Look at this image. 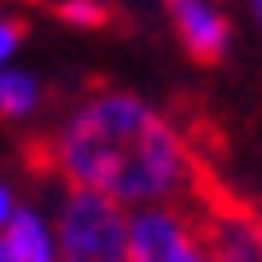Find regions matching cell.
I'll return each mask as SVG.
<instances>
[{
	"label": "cell",
	"mask_w": 262,
	"mask_h": 262,
	"mask_svg": "<svg viewBox=\"0 0 262 262\" xmlns=\"http://www.w3.org/2000/svg\"><path fill=\"white\" fill-rule=\"evenodd\" d=\"M31 160L62 187L102 191L129 213L191 205L213 178L195 138L169 111L116 84H98L76 98L31 142Z\"/></svg>",
	"instance_id": "6da1fadb"
},
{
	"label": "cell",
	"mask_w": 262,
	"mask_h": 262,
	"mask_svg": "<svg viewBox=\"0 0 262 262\" xmlns=\"http://www.w3.org/2000/svg\"><path fill=\"white\" fill-rule=\"evenodd\" d=\"M134 213L89 187H62L54 205L58 262H129Z\"/></svg>",
	"instance_id": "7a4b0ae2"
},
{
	"label": "cell",
	"mask_w": 262,
	"mask_h": 262,
	"mask_svg": "<svg viewBox=\"0 0 262 262\" xmlns=\"http://www.w3.org/2000/svg\"><path fill=\"white\" fill-rule=\"evenodd\" d=\"M187 209L209 249V262H262V213L231 195L218 178H209Z\"/></svg>",
	"instance_id": "3957f363"
},
{
	"label": "cell",
	"mask_w": 262,
	"mask_h": 262,
	"mask_svg": "<svg viewBox=\"0 0 262 262\" xmlns=\"http://www.w3.org/2000/svg\"><path fill=\"white\" fill-rule=\"evenodd\" d=\"M129 262H209L187 205L134 209L129 222Z\"/></svg>",
	"instance_id": "277c9868"
},
{
	"label": "cell",
	"mask_w": 262,
	"mask_h": 262,
	"mask_svg": "<svg viewBox=\"0 0 262 262\" xmlns=\"http://www.w3.org/2000/svg\"><path fill=\"white\" fill-rule=\"evenodd\" d=\"M169 23L178 31L182 49L195 62H218L231 45V23L218 9V0H165Z\"/></svg>",
	"instance_id": "5b68a950"
},
{
	"label": "cell",
	"mask_w": 262,
	"mask_h": 262,
	"mask_svg": "<svg viewBox=\"0 0 262 262\" xmlns=\"http://www.w3.org/2000/svg\"><path fill=\"white\" fill-rule=\"evenodd\" d=\"M0 262H58V231L40 205H23L18 218L0 231Z\"/></svg>",
	"instance_id": "8992f818"
},
{
	"label": "cell",
	"mask_w": 262,
	"mask_h": 262,
	"mask_svg": "<svg viewBox=\"0 0 262 262\" xmlns=\"http://www.w3.org/2000/svg\"><path fill=\"white\" fill-rule=\"evenodd\" d=\"M45 111V84L27 67H5L0 71V120L5 124H31Z\"/></svg>",
	"instance_id": "52a82bcc"
},
{
	"label": "cell",
	"mask_w": 262,
	"mask_h": 262,
	"mask_svg": "<svg viewBox=\"0 0 262 262\" xmlns=\"http://www.w3.org/2000/svg\"><path fill=\"white\" fill-rule=\"evenodd\" d=\"M54 9H58V18H62L67 27H80V31L107 27V18H111V9L102 0H58Z\"/></svg>",
	"instance_id": "ba28073f"
},
{
	"label": "cell",
	"mask_w": 262,
	"mask_h": 262,
	"mask_svg": "<svg viewBox=\"0 0 262 262\" xmlns=\"http://www.w3.org/2000/svg\"><path fill=\"white\" fill-rule=\"evenodd\" d=\"M23 23L18 18H9V14H0V71L5 67H14V58H18V49H23Z\"/></svg>",
	"instance_id": "9c48e42d"
},
{
	"label": "cell",
	"mask_w": 262,
	"mask_h": 262,
	"mask_svg": "<svg viewBox=\"0 0 262 262\" xmlns=\"http://www.w3.org/2000/svg\"><path fill=\"white\" fill-rule=\"evenodd\" d=\"M23 205H27V200H23V191H18L9 178H0V231L18 218V209H23Z\"/></svg>",
	"instance_id": "30bf717a"
},
{
	"label": "cell",
	"mask_w": 262,
	"mask_h": 262,
	"mask_svg": "<svg viewBox=\"0 0 262 262\" xmlns=\"http://www.w3.org/2000/svg\"><path fill=\"white\" fill-rule=\"evenodd\" d=\"M253 5V18H258V27H262V0H249Z\"/></svg>",
	"instance_id": "8fae6325"
},
{
	"label": "cell",
	"mask_w": 262,
	"mask_h": 262,
	"mask_svg": "<svg viewBox=\"0 0 262 262\" xmlns=\"http://www.w3.org/2000/svg\"><path fill=\"white\" fill-rule=\"evenodd\" d=\"M18 5H31V0H18Z\"/></svg>",
	"instance_id": "7c38bea8"
}]
</instances>
